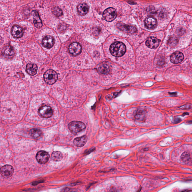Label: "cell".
<instances>
[{
  "label": "cell",
  "mask_w": 192,
  "mask_h": 192,
  "mask_svg": "<svg viewBox=\"0 0 192 192\" xmlns=\"http://www.w3.org/2000/svg\"><path fill=\"white\" fill-rule=\"evenodd\" d=\"M44 78L47 84H53L57 80L58 76L55 71L53 70H48L45 73Z\"/></svg>",
  "instance_id": "cell-3"
},
{
  "label": "cell",
  "mask_w": 192,
  "mask_h": 192,
  "mask_svg": "<svg viewBox=\"0 0 192 192\" xmlns=\"http://www.w3.org/2000/svg\"><path fill=\"white\" fill-rule=\"evenodd\" d=\"M157 14L159 17L161 18L165 17L167 16V11L165 9H159L157 11Z\"/></svg>",
  "instance_id": "cell-27"
},
{
  "label": "cell",
  "mask_w": 192,
  "mask_h": 192,
  "mask_svg": "<svg viewBox=\"0 0 192 192\" xmlns=\"http://www.w3.org/2000/svg\"><path fill=\"white\" fill-rule=\"evenodd\" d=\"M14 172L13 167L11 165H5L1 169V175L5 178H8L11 177L13 174Z\"/></svg>",
  "instance_id": "cell-8"
},
{
  "label": "cell",
  "mask_w": 192,
  "mask_h": 192,
  "mask_svg": "<svg viewBox=\"0 0 192 192\" xmlns=\"http://www.w3.org/2000/svg\"><path fill=\"white\" fill-rule=\"evenodd\" d=\"M69 50L70 53L73 56H77L82 52V47L79 43L75 42L69 45Z\"/></svg>",
  "instance_id": "cell-9"
},
{
  "label": "cell",
  "mask_w": 192,
  "mask_h": 192,
  "mask_svg": "<svg viewBox=\"0 0 192 192\" xmlns=\"http://www.w3.org/2000/svg\"><path fill=\"white\" fill-rule=\"evenodd\" d=\"M147 11L149 15L151 16H154L156 14L155 9L153 6H149L147 8Z\"/></svg>",
  "instance_id": "cell-28"
},
{
  "label": "cell",
  "mask_w": 192,
  "mask_h": 192,
  "mask_svg": "<svg viewBox=\"0 0 192 192\" xmlns=\"http://www.w3.org/2000/svg\"><path fill=\"white\" fill-rule=\"evenodd\" d=\"M54 44V38L51 36H45L42 40V44L44 47L47 48H51Z\"/></svg>",
  "instance_id": "cell-14"
},
{
  "label": "cell",
  "mask_w": 192,
  "mask_h": 192,
  "mask_svg": "<svg viewBox=\"0 0 192 192\" xmlns=\"http://www.w3.org/2000/svg\"><path fill=\"white\" fill-rule=\"evenodd\" d=\"M160 40L154 37H150L146 41V45L149 48L155 49L159 46Z\"/></svg>",
  "instance_id": "cell-13"
},
{
  "label": "cell",
  "mask_w": 192,
  "mask_h": 192,
  "mask_svg": "<svg viewBox=\"0 0 192 192\" xmlns=\"http://www.w3.org/2000/svg\"><path fill=\"white\" fill-rule=\"evenodd\" d=\"M117 27L118 29H119L120 30L122 31L124 33L129 34H132L136 33L137 31V29L136 27L134 26L127 25L125 24L119 23L117 24Z\"/></svg>",
  "instance_id": "cell-5"
},
{
  "label": "cell",
  "mask_w": 192,
  "mask_h": 192,
  "mask_svg": "<svg viewBox=\"0 0 192 192\" xmlns=\"http://www.w3.org/2000/svg\"><path fill=\"white\" fill-rule=\"evenodd\" d=\"M178 42V39L174 36H171L168 39L167 44L170 46L174 47L177 44Z\"/></svg>",
  "instance_id": "cell-25"
},
{
  "label": "cell",
  "mask_w": 192,
  "mask_h": 192,
  "mask_svg": "<svg viewBox=\"0 0 192 192\" xmlns=\"http://www.w3.org/2000/svg\"><path fill=\"white\" fill-rule=\"evenodd\" d=\"M135 119L136 121L144 123L146 120V113L144 110L139 109L135 115Z\"/></svg>",
  "instance_id": "cell-16"
},
{
  "label": "cell",
  "mask_w": 192,
  "mask_h": 192,
  "mask_svg": "<svg viewBox=\"0 0 192 192\" xmlns=\"http://www.w3.org/2000/svg\"><path fill=\"white\" fill-rule=\"evenodd\" d=\"M182 161L185 163L189 164L191 163V156L189 153L187 152H183L181 156Z\"/></svg>",
  "instance_id": "cell-24"
},
{
  "label": "cell",
  "mask_w": 192,
  "mask_h": 192,
  "mask_svg": "<svg viewBox=\"0 0 192 192\" xmlns=\"http://www.w3.org/2000/svg\"><path fill=\"white\" fill-rule=\"evenodd\" d=\"M62 154L59 151H55L52 154L51 158L55 162H59L62 160Z\"/></svg>",
  "instance_id": "cell-23"
},
{
  "label": "cell",
  "mask_w": 192,
  "mask_h": 192,
  "mask_svg": "<svg viewBox=\"0 0 192 192\" xmlns=\"http://www.w3.org/2000/svg\"><path fill=\"white\" fill-rule=\"evenodd\" d=\"M116 16V10L113 8H109L106 9L103 14L104 19L108 22H111L114 20Z\"/></svg>",
  "instance_id": "cell-4"
},
{
  "label": "cell",
  "mask_w": 192,
  "mask_h": 192,
  "mask_svg": "<svg viewBox=\"0 0 192 192\" xmlns=\"http://www.w3.org/2000/svg\"><path fill=\"white\" fill-rule=\"evenodd\" d=\"M181 119L180 118H175L173 120V123L176 124V123H180V122L181 121Z\"/></svg>",
  "instance_id": "cell-31"
},
{
  "label": "cell",
  "mask_w": 192,
  "mask_h": 192,
  "mask_svg": "<svg viewBox=\"0 0 192 192\" xmlns=\"http://www.w3.org/2000/svg\"><path fill=\"white\" fill-rule=\"evenodd\" d=\"M38 67L34 63H28L26 67V71L30 75L34 76L37 74Z\"/></svg>",
  "instance_id": "cell-19"
},
{
  "label": "cell",
  "mask_w": 192,
  "mask_h": 192,
  "mask_svg": "<svg viewBox=\"0 0 192 192\" xmlns=\"http://www.w3.org/2000/svg\"><path fill=\"white\" fill-rule=\"evenodd\" d=\"M2 54L5 57L8 59L12 58L15 55L14 49L11 45H7L3 48Z\"/></svg>",
  "instance_id": "cell-12"
},
{
  "label": "cell",
  "mask_w": 192,
  "mask_h": 192,
  "mask_svg": "<svg viewBox=\"0 0 192 192\" xmlns=\"http://www.w3.org/2000/svg\"><path fill=\"white\" fill-rule=\"evenodd\" d=\"M11 34L15 38H20L23 34V29L19 26L14 25L12 27L11 31Z\"/></svg>",
  "instance_id": "cell-11"
},
{
  "label": "cell",
  "mask_w": 192,
  "mask_h": 192,
  "mask_svg": "<svg viewBox=\"0 0 192 192\" xmlns=\"http://www.w3.org/2000/svg\"><path fill=\"white\" fill-rule=\"evenodd\" d=\"M53 13L56 17H60L63 14L62 11L58 7H55L52 9Z\"/></svg>",
  "instance_id": "cell-26"
},
{
  "label": "cell",
  "mask_w": 192,
  "mask_h": 192,
  "mask_svg": "<svg viewBox=\"0 0 192 192\" xmlns=\"http://www.w3.org/2000/svg\"><path fill=\"white\" fill-rule=\"evenodd\" d=\"M148 150V148H145V149H144V151H147Z\"/></svg>",
  "instance_id": "cell-35"
},
{
  "label": "cell",
  "mask_w": 192,
  "mask_h": 192,
  "mask_svg": "<svg viewBox=\"0 0 192 192\" xmlns=\"http://www.w3.org/2000/svg\"><path fill=\"white\" fill-rule=\"evenodd\" d=\"M157 25V20L153 17H148L145 20V26L146 28L149 30H153L155 29Z\"/></svg>",
  "instance_id": "cell-10"
},
{
  "label": "cell",
  "mask_w": 192,
  "mask_h": 192,
  "mask_svg": "<svg viewBox=\"0 0 192 192\" xmlns=\"http://www.w3.org/2000/svg\"><path fill=\"white\" fill-rule=\"evenodd\" d=\"M187 115H189V113H187V112H185V113H184L183 115V116H186Z\"/></svg>",
  "instance_id": "cell-34"
},
{
  "label": "cell",
  "mask_w": 192,
  "mask_h": 192,
  "mask_svg": "<svg viewBox=\"0 0 192 192\" xmlns=\"http://www.w3.org/2000/svg\"><path fill=\"white\" fill-rule=\"evenodd\" d=\"M169 94H170V95L175 96V95H177V92H171V93L169 92Z\"/></svg>",
  "instance_id": "cell-33"
},
{
  "label": "cell",
  "mask_w": 192,
  "mask_h": 192,
  "mask_svg": "<svg viewBox=\"0 0 192 192\" xmlns=\"http://www.w3.org/2000/svg\"><path fill=\"white\" fill-rule=\"evenodd\" d=\"M33 21L34 25L37 28H41L43 26L42 21L40 18L38 13L36 11H33Z\"/></svg>",
  "instance_id": "cell-20"
},
{
  "label": "cell",
  "mask_w": 192,
  "mask_h": 192,
  "mask_svg": "<svg viewBox=\"0 0 192 192\" xmlns=\"http://www.w3.org/2000/svg\"><path fill=\"white\" fill-rule=\"evenodd\" d=\"M49 158L50 155L48 153L44 151H39L36 156L37 162L41 164L47 163L49 159Z\"/></svg>",
  "instance_id": "cell-6"
},
{
  "label": "cell",
  "mask_w": 192,
  "mask_h": 192,
  "mask_svg": "<svg viewBox=\"0 0 192 192\" xmlns=\"http://www.w3.org/2000/svg\"><path fill=\"white\" fill-rule=\"evenodd\" d=\"M110 192H118V191L116 188H112L111 189Z\"/></svg>",
  "instance_id": "cell-32"
},
{
  "label": "cell",
  "mask_w": 192,
  "mask_h": 192,
  "mask_svg": "<svg viewBox=\"0 0 192 192\" xmlns=\"http://www.w3.org/2000/svg\"><path fill=\"white\" fill-rule=\"evenodd\" d=\"M110 50L113 56L120 57L124 55L126 52V47L122 42H115L111 45Z\"/></svg>",
  "instance_id": "cell-1"
},
{
  "label": "cell",
  "mask_w": 192,
  "mask_h": 192,
  "mask_svg": "<svg viewBox=\"0 0 192 192\" xmlns=\"http://www.w3.org/2000/svg\"><path fill=\"white\" fill-rule=\"evenodd\" d=\"M87 136H84L81 137H77L74 140L73 143L75 145L78 147H81L84 146L87 143Z\"/></svg>",
  "instance_id": "cell-18"
},
{
  "label": "cell",
  "mask_w": 192,
  "mask_h": 192,
  "mask_svg": "<svg viewBox=\"0 0 192 192\" xmlns=\"http://www.w3.org/2000/svg\"><path fill=\"white\" fill-rule=\"evenodd\" d=\"M70 131L74 134H77L78 133L84 131L86 128L84 123L82 122L74 121L71 122L68 125Z\"/></svg>",
  "instance_id": "cell-2"
},
{
  "label": "cell",
  "mask_w": 192,
  "mask_h": 192,
  "mask_svg": "<svg viewBox=\"0 0 192 192\" xmlns=\"http://www.w3.org/2000/svg\"><path fill=\"white\" fill-rule=\"evenodd\" d=\"M30 133L31 136L35 139H40L42 135V131L37 128H34L31 130Z\"/></svg>",
  "instance_id": "cell-22"
},
{
  "label": "cell",
  "mask_w": 192,
  "mask_h": 192,
  "mask_svg": "<svg viewBox=\"0 0 192 192\" xmlns=\"http://www.w3.org/2000/svg\"><path fill=\"white\" fill-rule=\"evenodd\" d=\"M181 109H190L191 108L192 105H185L181 107H180Z\"/></svg>",
  "instance_id": "cell-30"
},
{
  "label": "cell",
  "mask_w": 192,
  "mask_h": 192,
  "mask_svg": "<svg viewBox=\"0 0 192 192\" xmlns=\"http://www.w3.org/2000/svg\"><path fill=\"white\" fill-rule=\"evenodd\" d=\"M39 113L44 118H50L53 115V111L51 107L48 105H44L40 107Z\"/></svg>",
  "instance_id": "cell-7"
},
{
  "label": "cell",
  "mask_w": 192,
  "mask_h": 192,
  "mask_svg": "<svg viewBox=\"0 0 192 192\" xmlns=\"http://www.w3.org/2000/svg\"><path fill=\"white\" fill-rule=\"evenodd\" d=\"M98 70V72L101 73V74H107L110 72V66L107 63H102L99 66Z\"/></svg>",
  "instance_id": "cell-21"
},
{
  "label": "cell",
  "mask_w": 192,
  "mask_h": 192,
  "mask_svg": "<svg viewBox=\"0 0 192 192\" xmlns=\"http://www.w3.org/2000/svg\"><path fill=\"white\" fill-rule=\"evenodd\" d=\"M89 6L87 3H81L78 5L77 11L79 14L81 16H84L89 12Z\"/></svg>",
  "instance_id": "cell-17"
},
{
  "label": "cell",
  "mask_w": 192,
  "mask_h": 192,
  "mask_svg": "<svg viewBox=\"0 0 192 192\" xmlns=\"http://www.w3.org/2000/svg\"><path fill=\"white\" fill-rule=\"evenodd\" d=\"M184 58L183 53L180 52H176L174 53L170 57V61L173 63H180L183 61Z\"/></svg>",
  "instance_id": "cell-15"
},
{
  "label": "cell",
  "mask_w": 192,
  "mask_h": 192,
  "mask_svg": "<svg viewBox=\"0 0 192 192\" xmlns=\"http://www.w3.org/2000/svg\"><path fill=\"white\" fill-rule=\"evenodd\" d=\"M61 192H77L75 190L69 188H65L62 190Z\"/></svg>",
  "instance_id": "cell-29"
}]
</instances>
